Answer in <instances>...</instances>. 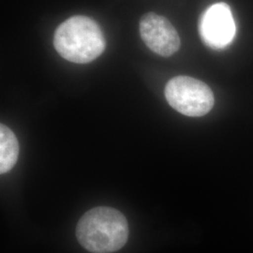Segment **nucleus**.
<instances>
[{
	"instance_id": "obj_1",
	"label": "nucleus",
	"mask_w": 253,
	"mask_h": 253,
	"mask_svg": "<svg viewBox=\"0 0 253 253\" xmlns=\"http://www.w3.org/2000/svg\"><path fill=\"white\" fill-rule=\"evenodd\" d=\"M76 237L82 247L90 253H115L126 245L128 224L120 211L99 207L90 209L80 218Z\"/></svg>"
},
{
	"instance_id": "obj_2",
	"label": "nucleus",
	"mask_w": 253,
	"mask_h": 253,
	"mask_svg": "<svg viewBox=\"0 0 253 253\" xmlns=\"http://www.w3.org/2000/svg\"><path fill=\"white\" fill-rule=\"evenodd\" d=\"M54 46L64 59L73 63L86 64L104 52L106 42L96 21L87 16L75 15L56 28Z\"/></svg>"
},
{
	"instance_id": "obj_3",
	"label": "nucleus",
	"mask_w": 253,
	"mask_h": 253,
	"mask_svg": "<svg viewBox=\"0 0 253 253\" xmlns=\"http://www.w3.org/2000/svg\"><path fill=\"white\" fill-rule=\"evenodd\" d=\"M164 94L172 108L191 118L206 116L215 103L214 94L208 84L190 76L172 78L167 83Z\"/></svg>"
},
{
	"instance_id": "obj_4",
	"label": "nucleus",
	"mask_w": 253,
	"mask_h": 253,
	"mask_svg": "<svg viewBox=\"0 0 253 253\" xmlns=\"http://www.w3.org/2000/svg\"><path fill=\"white\" fill-rule=\"evenodd\" d=\"M235 33V19L230 6L224 2L213 4L200 18V37L211 49H224L233 42Z\"/></svg>"
},
{
	"instance_id": "obj_5",
	"label": "nucleus",
	"mask_w": 253,
	"mask_h": 253,
	"mask_svg": "<svg viewBox=\"0 0 253 253\" xmlns=\"http://www.w3.org/2000/svg\"><path fill=\"white\" fill-rule=\"evenodd\" d=\"M139 28L145 45L154 53L169 57L179 50L180 38L168 19L148 12L141 18Z\"/></svg>"
},
{
	"instance_id": "obj_6",
	"label": "nucleus",
	"mask_w": 253,
	"mask_h": 253,
	"mask_svg": "<svg viewBox=\"0 0 253 253\" xmlns=\"http://www.w3.org/2000/svg\"><path fill=\"white\" fill-rule=\"evenodd\" d=\"M19 144L13 131L4 124L0 125V172L10 171L17 163Z\"/></svg>"
}]
</instances>
